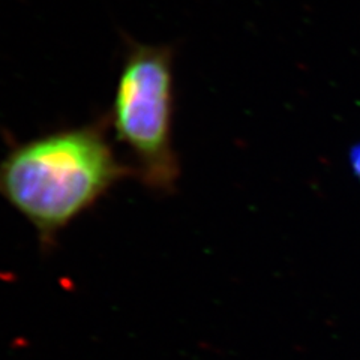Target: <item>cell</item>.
<instances>
[{
    "instance_id": "cell-1",
    "label": "cell",
    "mask_w": 360,
    "mask_h": 360,
    "mask_svg": "<svg viewBox=\"0 0 360 360\" xmlns=\"http://www.w3.org/2000/svg\"><path fill=\"white\" fill-rule=\"evenodd\" d=\"M107 119L18 143L0 160V197L35 230L44 250L134 167L119 160Z\"/></svg>"
},
{
    "instance_id": "cell-2",
    "label": "cell",
    "mask_w": 360,
    "mask_h": 360,
    "mask_svg": "<svg viewBox=\"0 0 360 360\" xmlns=\"http://www.w3.org/2000/svg\"><path fill=\"white\" fill-rule=\"evenodd\" d=\"M174 54L168 45L132 42L108 112V127L134 160L135 177L153 193H173L180 179L174 149Z\"/></svg>"
},
{
    "instance_id": "cell-3",
    "label": "cell",
    "mask_w": 360,
    "mask_h": 360,
    "mask_svg": "<svg viewBox=\"0 0 360 360\" xmlns=\"http://www.w3.org/2000/svg\"><path fill=\"white\" fill-rule=\"evenodd\" d=\"M348 164H350L354 177L360 182V143L352 146L350 152H348Z\"/></svg>"
}]
</instances>
